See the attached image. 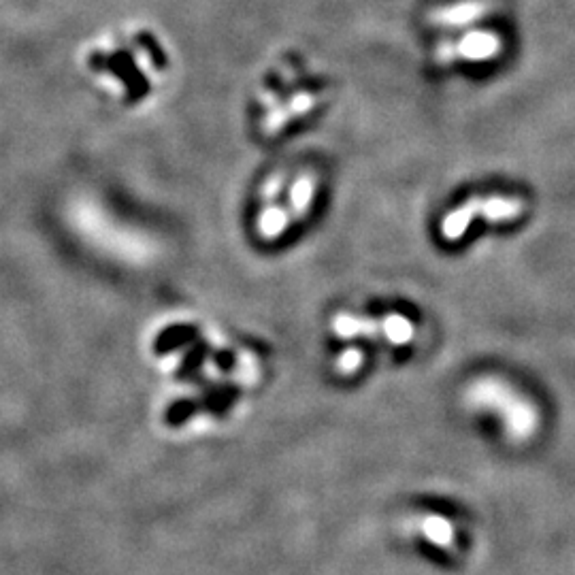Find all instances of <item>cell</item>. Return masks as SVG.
I'll list each match as a JSON object with an SVG mask.
<instances>
[{"mask_svg":"<svg viewBox=\"0 0 575 575\" xmlns=\"http://www.w3.org/2000/svg\"><path fill=\"white\" fill-rule=\"evenodd\" d=\"M363 352H360L358 348H350V350H345L339 354L337 358V371L343 373V375H354L360 367H363Z\"/></svg>","mask_w":575,"mask_h":575,"instance_id":"obj_7","label":"cell"},{"mask_svg":"<svg viewBox=\"0 0 575 575\" xmlns=\"http://www.w3.org/2000/svg\"><path fill=\"white\" fill-rule=\"evenodd\" d=\"M331 328L339 339L384 337L390 345H407L416 335L412 320L401 314H388L386 318H360L354 314H339L333 320Z\"/></svg>","mask_w":575,"mask_h":575,"instance_id":"obj_3","label":"cell"},{"mask_svg":"<svg viewBox=\"0 0 575 575\" xmlns=\"http://www.w3.org/2000/svg\"><path fill=\"white\" fill-rule=\"evenodd\" d=\"M501 39L490 30H469L456 41H443L437 49L441 62H490L501 54Z\"/></svg>","mask_w":575,"mask_h":575,"instance_id":"obj_4","label":"cell"},{"mask_svg":"<svg viewBox=\"0 0 575 575\" xmlns=\"http://www.w3.org/2000/svg\"><path fill=\"white\" fill-rule=\"evenodd\" d=\"M465 403L473 412H488L503 424L505 435L514 441H527L539 429L537 407L512 384L499 377H480L467 392Z\"/></svg>","mask_w":575,"mask_h":575,"instance_id":"obj_1","label":"cell"},{"mask_svg":"<svg viewBox=\"0 0 575 575\" xmlns=\"http://www.w3.org/2000/svg\"><path fill=\"white\" fill-rule=\"evenodd\" d=\"M484 11H486V5L482 3V0H463V3H454V5L441 7L439 11H435L433 24L446 30L473 26L482 18Z\"/></svg>","mask_w":575,"mask_h":575,"instance_id":"obj_5","label":"cell"},{"mask_svg":"<svg viewBox=\"0 0 575 575\" xmlns=\"http://www.w3.org/2000/svg\"><path fill=\"white\" fill-rule=\"evenodd\" d=\"M416 533H420L431 546L439 550H454L456 546V529L454 524L439 514H426L414 520Z\"/></svg>","mask_w":575,"mask_h":575,"instance_id":"obj_6","label":"cell"},{"mask_svg":"<svg viewBox=\"0 0 575 575\" xmlns=\"http://www.w3.org/2000/svg\"><path fill=\"white\" fill-rule=\"evenodd\" d=\"M527 203L516 196H503V194H488V196H473L460 207L448 211L441 220V235L446 241L454 243L463 237L475 218H484L486 222L499 224V222H512L520 218Z\"/></svg>","mask_w":575,"mask_h":575,"instance_id":"obj_2","label":"cell"}]
</instances>
